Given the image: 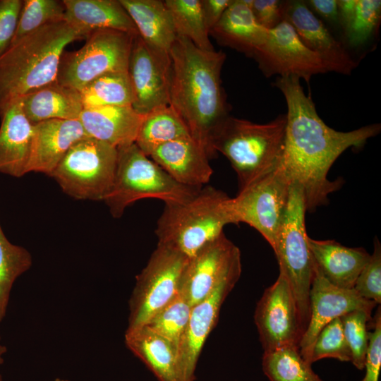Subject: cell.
I'll return each mask as SVG.
<instances>
[{
	"instance_id": "1",
	"label": "cell",
	"mask_w": 381,
	"mask_h": 381,
	"mask_svg": "<svg viewBox=\"0 0 381 381\" xmlns=\"http://www.w3.org/2000/svg\"><path fill=\"white\" fill-rule=\"evenodd\" d=\"M274 85L284 96L287 113L281 164L291 183L303 192L306 210L313 211L328 202V195L339 188L327 174L335 160L348 148L360 147L377 135L380 123L341 132L330 128L319 116L311 95H306L300 78L277 77Z\"/></svg>"
},
{
	"instance_id": "2",
	"label": "cell",
	"mask_w": 381,
	"mask_h": 381,
	"mask_svg": "<svg viewBox=\"0 0 381 381\" xmlns=\"http://www.w3.org/2000/svg\"><path fill=\"white\" fill-rule=\"evenodd\" d=\"M169 105L181 118L190 135L214 157L211 136L229 116V105L222 85L226 59L222 51L206 52L177 35L170 52Z\"/></svg>"
},
{
	"instance_id": "3",
	"label": "cell",
	"mask_w": 381,
	"mask_h": 381,
	"mask_svg": "<svg viewBox=\"0 0 381 381\" xmlns=\"http://www.w3.org/2000/svg\"><path fill=\"white\" fill-rule=\"evenodd\" d=\"M84 38L83 32L64 20L11 44L0 57V116L25 95L56 81L66 47Z\"/></svg>"
},
{
	"instance_id": "4",
	"label": "cell",
	"mask_w": 381,
	"mask_h": 381,
	"mask_svg": "<svg viewBox=\"0 0 381 381\" xmlns=\"http://www.w3.org/2000/svg\"><path fill=\"white\" fill-rule=\"evenodd\" d=\"M286 125V114L262 124L229 115L214 130L210 147L228 159L237 174L239 190L279 164Z\"/></svg>"
},
{
	"instance_id": "5",
	"label": "cell",
	"mask_w": 381,
	"mask_h": 381,
	"mask_svg": "<svg viewBox=\"0 0 381 381\" xmlns=\"http://www.w3.org/2000/svg\"><path fill=\"white\" fill-rule=\"evenodd\" d=\"M230 200L223 191L207 186L184 202L165 204L155 229L157 244L191 258L233 224Z\"/></svg>"
},
{
	"instance_id": "6",
	"label": "cell",
	"mask_w": 381,
	"mask_h": 381,
	"mask_svg": "<svg viewBox=\"0 0 381 381\" xmlns=\"http://www.w3.org/2000/svg\"><path fill=\"white\" fill-rule=\"evenodd\" d=\"M117 150L113 185L104 200L114 218L121 217L125 209L138 200L156 198L165 204L181 203L190 200L202 188L176 181L135 143Z\"/></svg>"
},
{
	"instance_id": "7",
	"label": "cell",
	"mask_w": 381,
	"mask_h": 381,
	"mask_svg": "<svg viewBox=\"0 0 381 381\" xmlns=\"http://www.w3.org/2000/svg\"><path fill=\"white\" fill-rule=\"evenodd\" d=\"M306 212L302 189L293 183L273 250L296 303L301 336L310 320L309 295L315 267L307 242Z\"/></svg>"
},
{
	"instance_id": "8",
	"label": "cell",
	"mask_w": 381,
	"mask_h": 381,
	"mask_svg": "<svg viewBox=\"0 0 381 381\" xmlns=\"http://www.w3.org/2000/svg\"><path fill=\"white\" fill-rule=\"evenodd\" d=\"M117 157L116 147L86 137L70 148L50 176L75 199L104 201L113 185Z\"/></svg>"
},
{
	"instance_id": "9",
	"label": "cell",
	"mask_w": 381,
	"mask_h": 381,
	"mask_svg": "<svg viewBox=\"0 0 381 381\" xmlns=\"http://www.w3.org/2000/svg\"><path fill=\"white\" fill-rule=\"evenodd\" d=\"M188 260L185 255L157 244L146 266L136 276L128 301L126 332L145 325L155 314L179 294Z\"/></svg>"
},
{
	"instance_id": "10",
	"label": "cell",
	"mask_w": 381,
	"mask_h": 381,
	"mask_svg": "<svg viewBox=\"0 0 381 381\" xmlns=\"http://www.w3.org/2000/svg\"><path fill=\"white\" fill-rule=\"evenodd\" d=\"M135 35L116 30H97L79 49L64 52L56 81L80 90L95 78L112 72H128Z\"/></svg>"
},
{
	"instance_id": "11",
	"label": "cell",
	"mask_w": 381,
	"mask_h": 381,
	"mask_svg": "<svg viewBox=\"0 0 381 381\" xmlns=\"http://www.w3.org/2000/svg\"><path fill=\"white\" fill-rule=\"evenodd\" d=\"M291 181L281 164L259 177L230 200L233 224L256 229L274 247L286 212Z\"/></svg>"
},
{
	"instance_id": "12",
	"label": "cell",
	"mask_w": 381,
	"mask_h": 381,
	"mask_svg": "<svg viewBox=\"0 0 381 381\" xmlns=\"http://www.w3.org/2000/svg\"><path fill=\"white\" fill-rule=\"evenodd\" d=\"M253 58L265 77L294 75L308 83L313 75L329 72L321 57L305 46L284 20L268 31Z\"/></svg>"
},
{
	"instance_id": "13",
	"label": "cell",
	"mask_w": 381,
	"mask_h": 381,
	"mask_svg": "<svg viewBox=\"0 0 381 381\" xmlns=\"http://www.w3.org/2000/svg\"><path fill=\"white\" fill-rule=\"evenodd\" d=\"M254 321L265 351L297 346L301 333L296 303L289 283L279 272L275 282L258 301Z\"/></svg>"
},
{
	"instance_id": "14",
	"label": "cell",
	"mask_w": 381,
	"mask_h": 381,
	"mask_svg": "<svg viewBox=\"0 0 381 381\" xmlns=\"http://www.w3.org/2000/svg\"><path fill=\"white\" fill-rule=\"evenodd\" d=\"M241 269L240 250L223 232L189 258L180 293L193 306L208 296L229 274Z\"/></svg>"
},
{
	"instance_id": "15",
	"label": "cell",
	"mask_w": 381,
	"mask_h": 381,
	"mask_svg": "<svg viewBox=\"0 0 381 381\" xmlns=\"http://www.w3.org/2000/svg\"><path fill=\"white\" fill-rule=\"evenodd\" d=\"M128 74L132 92V108L145 116L153 109L169 105L171 58L152 51L138 35L131 50Z\"/></svg>"
},
{
	"instance_id": "16",
	"label": "cell",
	"mask_w": 381,
	"mask_h": 381,
	"mask_svg": "<svg viewBox=\"0 0 381 381\" xmlns=\"http://www.w3.org/2000/svg\"><path fill=\"white\" fill-rule=\"evenodd\" d=\"M309 298L310 320L300 339L298 349L303 358L310 364L314 341L327 324L356 310L372 314L377 305L373 301L361 297L353 289H341L334 286L323 277L315 265Z\"/></svg>"
},
{
	"instance_id": "17",
	"label": "cell",
	"mask_w": 381,
	"mask_h": 381,
	"mask_svg": "<svg viewBox=\"0 0 381 381\" xmlns=\"http://www.w3.org/2000/svg\"><path fill=\"white\" fill-rule=\"evenodd\" d=\"M238 270L224 278L204 299L192 306L186 329L178 345L179 361L186 381H194L198 358L215 327L221 307L240 278Z\"/></svg>"
},
{
	"instance_id": "18",
	"label": "cell",
	"mask_w": 381,
	"mask_h": 381,
	"mask_svg": "<svg viewBox=\"0 0 381 381\" xmlns=\"http://www.w3.org/2000/svg\"><path fill=\"white\" fill-rule=\"evenodd\" d=\"M284 20L305 46L321 57L329 71L349 75L357 66L344 44L333 37L304 1H284Z\"/></svg>"
},
{
	"instance_id": "19",
	"label": "cell",
	"mask_w": 381,
	"mask_h": 381,
	"mask_svg": "<svg viewBox=\"0 0 381 381\" xmlns=\"http://www.w3.org/2000/svg\"><path fill=\"white\" fill-rule=\"evenodd\" d=\"M33 125L28 173L40 172L50 176L70 148L88 137L79 119H52Z\"/></svg>"
},
{
	"instance_id": "20",
	"label": "cell",
	"mask_w": 381,
	"mask_h": 381,
	"mask_svg": "<svg viewBox=\"0 0 381 381\" xmlns=\"http://www.w3.org/2000/svg\"><path fill=\"white\" fill-rule=\"evenodd\" d=\"M178 183L202 188L213 173L205 150L190 136L164 143L149 156Z\"/></svg>"
},
{
	"instance_id": "21",
	"label": "cell",
	"mask_w": 381,
	"mask_h": 381,
	"mask_svg": "<svg viewBox=\"0 0 381 381\" xmlns=\"http://www.w3.org/2000/svg\"><path fill=\"white\" fill-rule=\"evenodd\" d=\"M308 245L316 267L332 284L353 289L370 255L363 248H349L334 240L319 241L308 236Z\"/></svg>"
},
{
	"instance_id": "22",
	"label": "cell",
	"mask_w": 381,
	"mask_h": 381,
	"mask_svg": "<svg viewBox=\"0 0 381 381\" xmlns=\"http://www.w3.org/2000/svg\"><path fill=\"white\" fill-rule=\"evenodd\" d=\"M0 117V172L20 177L28 173L34 125L24 114L20 99Z\"/></svg>"
},
{
	"instance_id": "23",
	"label": "cell",
	"mask_w": 381,
	"mask_h": 381,
	"mask_svg": "<svg viewBox=\"0 0 381 381\" xmlns=\"http://www.w3.org/2000/svg\"><path fill=\"white\" fill-rule=\"evenodd\" d=\"M144 116L131 106L83 109L79 120L88 137L116 148L135 143Z\"/></svg>"
},
{
	"instance_id": "24",
	"label": "cell",
	"mask_w": 381,
	"mask_h": 381,
	"mask_svg": "<svg viewBox=\"0 0 381 381\" xmlns=\"http://www.w3.org/2000/svg\"><path fill=\"white\" fill-rule=\"evenodd\" d=\"M252 4L253 0H233L210 35L219 44L253 58L265 42L269 30L256 21Z\"/></svg>"
},
{
	"instance_id": "25",
	"label": "cell",
	"mask_w": 381,
	"mask_h": 381,
	"mask_svg": "<svg viewBox=\"0 0 381 381\" xmlns=\"http://www.w3.org/2000/svg\"><path fill=\"white\" fill-rule=\"evenodd\" d=\"M125 343L159 381H186L178 346L171 341L143 326L126 332Z\"/></svg>"
},
{
	"instance_id": "26",
	"label": "cell",
	"mask_w": 381,
	"mask_h": 381,
	"mask_svg": "<svg viewBox=\"0 0 381 381\" xmlns=\"http://www.w3.org/2000/svg\"><path fill=\"white\" fill-rule=\"evenodd\" d=\"M119 1L144 42L158 55L170 59V52L177 34L164 1Z\"/></svg>"
},
{
	"instance_id": "27",
	"label": "cell",
	"mask_w": 381,
	"mask_h": 381,
	"mask_svg": "<svg viewBox=\"0 0 381 381\" xmlns=\"http://www.w3.org/2000/svg\"><path fill=\"white\" fill-rule=\"evenodd\" d=\"M65 20L87 36L97 30H116L135 35L138 30L119 0H63Z\"/></svg>"
},
{
	"instance_id": "28",
	"label": "cell",
	"mask_w": 381,
	"mask_h": 381,
	"mask_svg": "<svg viewBox=\"0 0 381 381\" xmlns=\"http://www.w3.org/2000/svg\"><path fill=\"white\" fill-rule=\"evenodd\" d=\"M20 100L24 114L32 124L52 119H78L83 110L79 90L56 80Z\"/></svg>"
},
{
	"instance_id": "29",
	"label": "cell",
	"mask_w": 381,
	"mask_h": 381,
	"mask_svg": "<svg viewBox=\"0 0 381 381\" xmlns=\"http://www.w3.org/2000/svg\"><path fill=\"white\" fill-rule=\"evenodd\" d=\"M189 136V131L181 118L171 105H166L157 107L143 116L135 143L149 157L159 146Z\"/></svg>"
},
{
	"instance_id": "30",
	"label": "cell",
	"mask_w": 381,
	"mask_h": 381,
	"mask_svg": "<svg viewBox=\"0 0 381 381\" xmlns=\"http://www.w3.org/2000/svg\"><path fill=\"white\" fill-rule=\"evenodd\" d=\"M83 109L131 106L133 92L128 72L102 75L79 90Z\"/></svg>"
},
{
	"instance_id": "31",
	"label": "cell",
	"mask_w": 381,
	"mask_h": 381,
	"mask_svg": "<svg viewBox=\"0 0 381 381\" xmlns=\"http://www.w3.org/2000/svg\"><path fill=\"white\" fill-rule=\"evenodd\" d=\"M177 35L189 40L198 49H214L210 40L202 6V0H166Z\"/></svg>"
},
{
	"instance_id": "32",
	"label": "cell",
	"mask_w": 381,
	"mask_h": 381,
	"mask_svg": "<svg viewBox=\"0 0 381 381\" xmlns=\"http://www.w3.org/2000/svg\"><path fill=\"white\" fill-rule=\"evenodd\" d=\"M262 367L270 381H323L303 358L297 346L264 352Z\"/></svg>"
},
{
	"instance_id": "33",
	"label": "cell",
	"mask_w": 381,
	"mask_h": 381,
	"mask_svg": "<svg viewBox=\"0 0 381 381\" xmlns=\"http://www.w3.org/2000/svg\"><path fill=\"white\" fill-rule=\"evenodd\" d=\"M32 264L30 252L22 246L11 243L0 225V322L6 317L14 282L31 267Z\"/></svg>"
},
{
	"instance_id": "34",
	"label": "cell",
	"mask_w": 381,
	"mask_h": 381,
	"mask_svg": "<svg viewBox=\"0 0 381 381\" xmlns=\"http://www.w3.org/2000/svg\"><path fill=\"white\" fill-rule=\"evenodd\" d=\"M192 306L181 293L155 314L145 327L178 346L188 326Z\"/></svg>"
},
{
	"instance_id": "35",
	"label": "cell",
	"mask_w": 381,
	"mask_h": 381,
	"mask_svg": "<svg viewBox=\"0 0 381 381\" xmlns=\"http://www.w3.org/2000/svg\"><path fill=\"white\" fill-rule=\"evenodd\" d=\"M64 20L65 6L63 1L23 0L11 44L46 25Z\"/></svg>"
},
{
	"instance_id": "36",
	"label": "cell",
	"mask_w": 381,
	"mask_h": 381,
	"mask_svg": "<svg viewBox=\"0 0 381 381\" xmlns=\"http://www.w3.org/2000/svg\"><path fill=\"white\" fill-rule=\"evenodd\" d=\"M381 19V1L357 0L354 16L344 32L347 43L353 47L365 44L377 31Z\"/></svg>"
},
{
	"instance_id": "37",
	"label": "cell",
	"mask_w": 381,
	"mask_h": 381,
	"mask_svg": "<svg viewBox=\"0 0 381 381\" xmlns=\"http://www.w3.org/2000/svg\"><path fill=\"white\" fill-rule=\"evenodd\" d=\"M325 358H333L342 362L351 361V352L344 334L340 318L327 324L314 341L310 363Z\"/></svg>"
},
{
	"instance_id": "38",
	"label": "cell",
	"mask_w": 381,
	"mask_h": 381,
	"mask_svg": "<svg viewBox=\"0 0 381 381\" xmlns=\"http://www.w3.org/2000/svg\"><path fill=\"white\" fill-rule=\"evenodd\" d=\"M372 314L356 310L340 317L344 334L351 352V363L358 370L364 369L368 345V322Z\"/></svg>"
},
{
	"instance_id": "39",
	"label": "cell",
	"mask_w": 381,
	"mask_h": 381,
	"mask_svg": "<svg viewBox=\"0 0 381 381\" xmlns=\"http://www.w3.org/2000/svg\"><path fill=\"white\" fill-rule=\"evenodd\" d=\"M353 289L363 298L381 303V246L375 237L374 250L358 276Z\"/></svg>"
},
{
	"instance_id": "40",
	"label": "cell",
	"mask_w": 381,
	"mask_h": 381,
	"mask_svg": "<svg viewBox=\"0 0 381 381\" xmlns=\"http://www.w3.org/2000/svg\"><path fill=\"white\" fill-rule=\"evenodd\" d=\"M373 329L368 332V345L364 369L365 373L361 381H378L381 368V313L380 307L375 313Z\"/></svg>"
},
{
	"instance_id": "41",
	"label": "cell",
	"mask_w": 381,
	"mask_h": 381,
	"mask_svg": "<svg viewBox=\"0 0 381 381\" xmlns=\"http://www.w3.org/2000/svg\"><path fill=\"white\" fill-rule=\"evenodd\" d=\"M22 5V0H0V57L13 41Z\"/></svg>"
},
{
	"instance_id": "42",
	"label": "cell",
	"mask_w": 381,
	"mask_h": 381,
	"mask_svg": "<svg viewBox=\"0 0 381 381\" xmlns=\"http://www.w3.org/2000/svg\"><path fill=\"white\" fill-rule=\"evenodd\" d=\"M284 1L279 0H253L251 11L258 23L271 30L284 20Z\"/></svg>"
},
{
	"instance_id": "43",
	"label": "cell",
	"mask_w": 381,
	"mask_h": 381,
	"mask_svg": "<svg viewBox=\"0 0 381 381\" xmlns=\"http://www.w3.org/2000/svg\"><path fill=\"white\" fill-rule=\"evenodd\" d=\"M314 13L332 25L339 24L337 0H308L305 1Z\"/></svg>"
},
{
	"instance_id": "44",
	"label": "cell",
	"mask_w": 381,
	"mask_h": 381,
	"mask_svg": "<svg viewBox=\"0 0 381 381\" xmlns=\"http://www.w3.org/2000/svg\"><path fill=\"white\" fill-rule=\"evenodd\" d=\"M232 2L233 0H202L204 20L209 33Z\"/></svg>"
},
{
	"instance_id": "45",
	"label": "cell",
	"mask_w": 381,
	"mask_h": 381,
	"mask_svg": "<svg viewBox=\"0 0 381 381\" xmlns=\"http://www.w3.org/2000/svg\"><path fill=\"white\" fill-rule=\"evenodd\" d=\"M337 5L340 28L344 32L354 16L357 0H337Z\"/></svg>"
},
{
	"instance_id": "46",
	"label": "cell",
	"mask_w": 381,
	"mask_h": 381,
	"mask_svg": "<svg viewBox=\"0 0 381 381\" xmlns=\"http://www.w3.org/2000/svg\"><path fill=\"white\" fill-rule=\"evenodd\" d=\"M1 337L0 335V367L4 362V356L7 352V348L1 343ZM0 381H3L2 375L0 373Z\"/></svg>"
},
{
	"instance_id": "47",
	"label": "cell",
	"mask_w": 381,
	"mask_h": 381,
	"mask_svg": "<svg viewBox=\"0 0 381 381\" xmlns=\"http://www.w3.org/2000/svg\"><path fill=\"white\" fill-rule=\"evenodd\" d=\"M53 381H70L68 380H65V379H61V378H56Z\"/></svg>"
}]
</instances>
